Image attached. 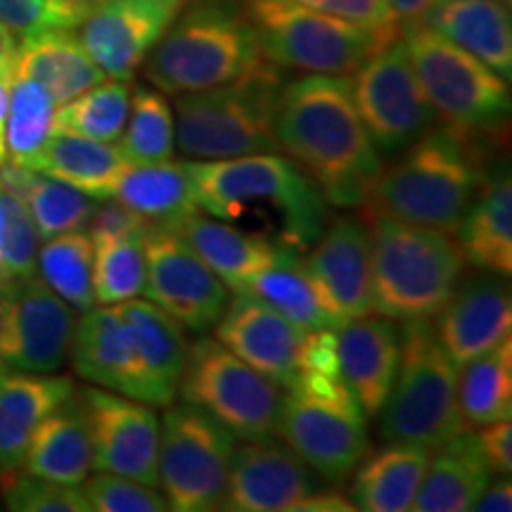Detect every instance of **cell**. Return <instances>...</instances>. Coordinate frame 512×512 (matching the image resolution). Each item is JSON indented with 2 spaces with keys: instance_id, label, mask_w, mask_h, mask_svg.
I'll return each instance as SVG.
<instances>
[{
  "instance_id": "60d3db41",
  "label": "cell",
  "mask_w": 512,
  "mask_h": 512,
  "mask_svg": "<svg viewBox=\"0 0 512 512\" xmlns=\"http://www.w3.org/2000/svg\"><path fill=\"white\" fill-rule=\"evenodd\" d=\"M147 233L91 240L95 306L119 304L143 294Z\"/></svg>"
},
{
  "instance_id": "d6986e66",
  "label": "cell",
  "mask_w": 512,
  "mask_h": 512,
  "mask_svg": "<svg viewBox=\"0 0 512 512\" xmlns=\"http://www.w3.org/2000/svg\"><path fill=\"white\" fill-rule=\"evenodd\" d=\"M318 489V475L285 441L249 439L233 448L219 510L292 512Z\"/></svg>"
},
{
  "instance_id": "1f68e13d",
  "label": "cell",
  "mask_w": 512,
  "mask_h": 512,
  "mask_svg": "<svg viewBox=\"0 0 512 512\" xmlns=\"http://www.w3.org/2000/svg\"><path fill=\"white\" fill-rule=\"evenodd\" d=\"M128 166L131 164L121 155L117 143L55 131L31 171L72 185L93 200H110L114 185Z\"/></svg>"
},
{
  "instance_id": "ba28073f",
  "label": "cell",
  "mask_w": 512,
  "mask_h": 512,
  "mask_svg": "<svg viewBox=\"0 0 512 512\" xmlns=\"http://www.w3.org/2000/svg\"><path fill=\"white\" fill-rule=\"evenodd\" d=\"M283 69L266 62L226 86L176 95V147L192 162L275 152L273 112Z\"/></svg>"
},
{
  "instance_id": "74e56055",
  "label": "cell",
  "mask_w": 512,
  "mask_h": 512,
  "mask_svg": "<svg viewBox=\"0 0 512 512\" xmlns=\"http://www.w3.org/2000/svg\"><path fill=\"white\" fill-rule=\"evenodd\" d=\"M131 93V81L107 76L105 81L55 107L53 133H74L102 143H119L131 107Z\"/></svg>"
},
{
  "instance_id": "30bf717a",
  "label": "cell",
  "mask_w": 512,
  "mask_h": 512,
  "mask_svg": "<svg viewBox=\"0 0 512 512\" xmlns=\"http://www.w3.org/2000/svg\"><path fill=\"white\" fill-rule=\"evenodd\" d=\"M261 53L280 69L351 76L399 36V27H370L287 0H245Z\"/></svg>"
},
{
  "instance_id": "9a60e30c",
  "label": "cell",
  "mask_w": 512,
  "mask_h": 512,
  "mask_svg": "<svg viewBox=\"0 0 512 512\" xmlns=\"http://www.w3.org/2000/svg\"><path fill=\"white\" fill-rule=\"evenodd\" d=\"M230 290L176 230L152 226L145 238V299L190 332H207L226 311Z\"/></svg>"
},
{
  "instance_id": "f907efd6",
  "label": "cell",
  "mask_w": 512,
  "mask_h": 512,
  "mask_svg": "<svg viewBox=\"0 0 512 512\" xmlns=\"http://www.w3.org/2000/svg\"><path fill=\"white\" fill-rule=\"evenodd\" d=\"M351 510H356L354 503H351V498L342 496L339 491H320V489L302 498V501L292 508V512H351Z\"/></svg>"
},
{
  "instance_id": "e575fe53",
  "label": "cell",
  "mask_w": 512,
  "mask_h": 512,
  "mask_svg": "<svg viewBox=\"0 0 512 512\" xmlns=\"http://www.w3.org/2000/svg\"><path fill=\"white\" fill-rule=\"evenodd\" d=\"M247 294L264 299L287 320H292L304 332L332 328L339 330V320L320 297L316 283L306 271L304 256L297 249L280 245L278 256L264 273H259L249 285Z\"/></svg>"
},
{
  "instance_id": "7c38bea8",
  "label": "cell",
  "mask_w": 512,
  "mask_h": 512,
  "mask_svg": "<svg viewBox=\"0 0 512 512\" xmlns=\"http://www.w3.org/2000/svg\"><path fill=\"white\" fill-rule=\"evenodd\" d=\"M235 439L192 403H169L159 420V484L176 512L219 510Z\"/></svg>"
},
{
  "instance_id": "52a82bcc",
  "label": "cell",
  "mask_w": 512,
  "mask_h": 512,
  "mask_svg": "<svg viewBox=\"0 0 512 512\" xmlns=\"http://www.w3.org/2000/svg\"><path fill=\"white\" fill-rule=\"evenodd\" d=\"M458 370L434 335L432 320H403L399 368L377 415L380 437L434 453L463 432L467 422L458 403Z\"/></svg>"
},
{
  "instance_id": "8fae6325",
  "label": "cell",
  "mask_w": 512,
  "mask_h": 512,
  "mask_svg": "<svg viewBox=\"0 0 512 512\" xmlns=\"http://www.w3.org/2000/svg\"><path fill=\"white\" fill-rule=\"evenodd\" d=\"M178 394L233 434L235 439L275 437L283 394L221 342L200 337L188 349Z\"/></svg>"
},
{
  "instance_id": "6f0895ef",
  "label": "cell",
  "mask_w": 512,
  "mask_h": 512,
  "mask_svg": "<svg viewBox=\"0 0 512 512\" xmlns=\"http://www.w3.org/2000/svg\"><path fill=\"white\" fill-rule=\"evenodd\" d=\"M503 3H505V5H510V3H512V0H503Z\"/></svg>"
},
{
  "instance_id": "603a6c76",
  "label": "cell",
  "mask_w": 512,
  "mask_h": 512,
  "mask_svg": "<svg viewBox=\"0 0 512 512\" xmlns=\"http://www.w3.org/2000/svg\"><path fill=\"white\" fill-rule=\"evenodd\" d=\"M339 368L366 418H377L399 368V328L377 316L347 320L337 330Z\"/></svg>"
},
{
  "instance_id": "4fadbf2b",
  "label": "cell",
  "mask_w": 512,
  "mask_h": 512,
  "mask_svg": "<svg viewBox=\"0 0 512 512\" xmlns=\"http://www.w3.org/2000/svg\"><path fill=\"white\" fill-rule=\"evenodd\" d=\"M354 74L356 110L380 155H396L441 121L415 76L401 31Z\"/></svg>"
},
{
  "instance_id": "f546056e",
  "label": "cell",
  "mask_w": 512,
  "mask_h": 512,
  "mask_svg": "<svg viewBox=\"0 0 512 512\" xmlns=\"http://www.w3.org/2000/svg\"><path fill=\"white\" fill-rule=\"evenodd\" d=\"M432 451L411 444H389L366 453L356 465L349 498L356 510L406 512L413 510Z\"/></svg>"
},
{
  "instance_id": "484cf974",
  "label": "cell",
  "mask_w": 512,
  "mask_h": 512,
  "mask_svg": "<svg viewBox=\"0 0 512 512\" xmlns=\"http://www.w3.org/2000/svg\"><path fill=\"white\" fill-rule=\"evenodd\" d=\"M15 74L46 88L55 105H64L107 79L83 48L76 29L67 27L43 29L19 38Z\"/></svg>"
},
{
  "instance_id": "2e32d148",
  "label": "cell",
  "mask_w": 512,
  "mask_h": 512,
  "mask_svg": "<svg viewBox=\"0 0 512 512\" xmlns=\"http://www.w3.org/2000/svg\"><path fill=\"white\" fill-rule=\"evenodd\" d=\"M93 444V470L159 486V418L155 406L102 387L76 389Z\"/></svg>"
},
{
  "instance_id": "7402d4cb",
  "label": "cell",
  "mask_w": 512,
  "mask_h": 512,
  "mask_svg": "<svg viewBox=\"0 0 512 512\" xmlns=\"http://www.w3.org/2000/svg\"><path fill=\"white\" fill-rule=\"evenodd\" d=\"M214 339L249 368L290 392L297 382V351L304 330L264 299L235 292L214 325Z\"/></svg>"
},
{
  "instance_id": "f35d334b",
  "label": "cell",
  "mask_w": 512,
  "mask_h": 512,
  "mask_svg": "<svg viewBox=\"0 0 512 512\" xmlns=\"http://www.w3.org/2000/svg\"><path fill=\"white\" fill-rule=\"evenodd\" d=\"M36 275L76 313L95 306L93 242L86 230L62 233L38 247Z\"/></svg>"
},
{
  "instance_id": "7bdbcfd3",
  "label": "cell",
  "mask_w": 512,
  "mask_h": 512,
  "mask_svg": "<svg viewBox=\"0 0 512 512\" xmlns=\"http://www.w3.org/2000/svg\"><path fill=\"white\" fill-rule=\"evenodd\" d=\"M81 491L91 512H164L166 498L155 486L136 482L114 472H95L81 482Z\"/></svg>"
},
{
  "instance_id": "b9f144b4",
  "label": "cell",
  "mask_w": 512,
  "mask_h": 512,
  "mask_svg": "<svg viewBox=\"0 0 512 512\" xmlns=\"http://www.w3.org/2000/svg\"><path fill=\"white\" fill-rule=\"evenodd\" d=\"M0 498L15 512H91L81 486L50 482L24 467L0 475Z\"/></svg>"
},
{
  "instance_id": "83f0119b",
  "label": "cell",
  "mask_w": 512,
  "mask_h": 512,
  "mask_svg": "<svg viewBox=\"0 0 512 512\" xmlns=\"http://www.w3.org/2000/svg\"><path fill=\"white\" fill-rule=\"evenodd\" d=\"M420 22L510 81L512 24L510 5L503 0H437Z\"/></svg>"
},
{
  "instance_id": "816d5d0a",
  "label": "cell",
  "mask_w": 512,
  "mask_h": 512,
  "mask_svg": "<svg viewBox=\"0 0 512 512\" xmlns=\"http://www.w3.org/2000/svg\"><path fill=\"white\" fill-rule=\"evenodd\" d=\"M12 79H15V60L0 64V166L8 162V150H5V119H8Z\"/></svg>"
},
{
  "instance_id": "11a10c76",
  "label": "cell",
  "mask_w": 512,
  "mask_h": 512,
  "mask_svg": "<svg viewBox=\"0 0 512 512\" xmlns=\"http://www.w3.org/2000/svg\"><path fill=\"white\" fill-rule=\"evenodd\" d=\"M3 235H5V207H3V188H0V290L10 283L8 273H5V261H3Z\"/></svg>"
},
{
  "instance_id": "f1b7e54d",
  "label": "cell",
  "mask_w": 512,
  "mask_h": 512,
  "mask_svg": "<svg viewBox=\"0 0 512 512\" xmlns=\"http://www.w3.org/2000/svg\"><path fill=\"white\" fill-rule=\"evenodd\" d=\"M22 467L31 475L69 486H81L83 479L91 475L93 444L79 392L38 422Z\"/></svg>"
},
{
  "instance_id": "5b68a950",
  "label": "cell",
  "mask_w": 512,
  "mask_h": 512,
  "mask_svg": "<svg viewBox=\"0 0 512 512\" xmlns=\"http://www.w3.org/2000/svg\"><path fill=\"white\" fill-rule=\"evenodd\" d=\"M266 62L245 0H188L143 69L152 88L176 98L226 86Z\"/></svg>"
},
{
  "instance_id": "db71d44e",
  "label": "cell",
  "mask_w": 512,
  "mask_h": 512,
  "mask_svg": "<svg viewBox=\"0 0 512 512\" xmlns=\"http://www.w3.org/2000/svg\"><path fill=\"white\" fill-rule=\"evenodd\" d=\"M15 53H17V36L12 34L8 27L0 24V64L15 60Z\"/></svg>"
},
{
  "instance_id": "d590c367",
  "label": "cell",
  "mask_w": 512,
  "mask_h": 512,
  "mask_svg": "<svg viewBox=\"0 0 512 512\" xmlns=\"http://www.w3.org/2000/svg\"><path fill=\"white\" fill-rule=\"evenodd\" d=\"M458 403L467 425L512 418V339L458 370Z\"/></svg>"
},
{
  "instance_id": "f6af8a7d",
  "label": "cell",
  "mask_w": 512,
  "mask_h": 512,
  "mask_svg": "<svg viewBox=\"0 0 512 512\" xmlns=\"http://www.w3.org/2000/svg\"><path fill=\"white\" fill-rule=\"evenodd\" d=\"M81 15L69 0H0V24L17 38L43 29H76Z\"/></svg>"
},
{
  "instance_id": "44dd1931",
  "label": "cell",
  "mask_w": 512,
  "mask_h": 512,
  "mask_svg": "<svg viewBox=\"0 0 512 512\" xmlns=\"http://www.w3.org/2000/svg\"><path fill=\"white\" fill-rule=\"evenodd\" d=\"M434 320V335L458 368L512 339V297L503 275H463Z\"/></svg>"
},
{
  "instance_id": "7a4b0ae2",
  "label": "cell",
  "mask_w": 512,
  "mask_h": 512,
  "mask_svg": "<svg viewBox=\"0 0 512 512\" xmlns=\"http://www.w3.org/2000/svg\"><path fill=\"white\" fill-rule=\"evenodd\" d=\"M188 349L181 325L150 299L136 297L83 311L69 361L95 387L164 408L178 399Z\"/></svg>"
},
{
  "instance_id": "4dcf8cb0",
  "label": "cell",
  "mask_w": 512,
  "mask_h": 512,
  "mask_svg": "<svg viewBox=\"0 0 512 512\" xmlns=\"http://www.w3.org/2000/svg\"><path fill=\"white\" fill-rule=\"evenodd\" d=\"M494 472L479 451L477 437L465 430L437 448L430 458L413 510L418 512H467L491 482Z\"/></svg>"
},
{
  "instance_id": "f5cc1de1",
  "label": "cell",
  "mask_w": 512,
  "mask_h": 512,
  "mask_svg": "<svg viewBox=\"0 0 512 512\" xmlns=\"http://www.w3.org/2000/svg\"><path fill=\"white\" fill-rule=\"evenodd\" d=\"M387 8L392 10L396 22H413V19H420L427 10L432 8L437 0H384Z\"/></svg>"
},
{
  "instance_id": "ffe728a7",
  "label": "cell",
  "mask_w": 512,
  "mask_h": 512,
  "mask_svg": "<svg viewBox=\"0 0 512 512\" xmlns=\"http://www.w3.org/2000/svg\"><path fill=\"white\" fill-rule=\"evenodd\" d=\"M302 256L339 325L373 313L370 233L363 216H330L320 238Z\"/></svg>"
},
{
  "instance_id": "277c9868",
  "label": "cell",
  "mask_w": 512,
  "mask_h": 512,
  "mask_svg": "<svg viewBox=\"0 0 512 512\" xmlns=\"http://www.w3.org/2000/svg\"><path fill=\"white\" fill-rule=\"evenodd\" d=\"M185 166L197 209L228 223L256 219V233L302 254L330 219L328 202L316 183L278 152Z\"/></svg>"
},
{
  "instance_id": "681fc988",
  "label": "cell",
  "mask_w": 512,
  "mask_h": 512,
  "mask_svg": "<svg viewBox=\"0 0 512 512\" xmlns=\"http://www.w3.org/2000/svg\"><path fill=\"white\" fill-rule=\"evenodd\" d=\"M472 510L477 512H510L512 510V482L508 475H494L477 496Z\"/></svg>"
},
{
  "instance_id": "ab89813d",
  "label": "cell",
  "mask_w": 512,
  "mask_h": 512,
  "mask_svg": "<svg viewBox=\"0 0 512 512\" xmlns=\"http://www.w3.org/2000/svg\"><path fill=\"white\" fill-rule=\"evenodd\" d=\"M55 107L46 88L15 74L5 119V150L10 164L34 169L38 155L53 136Z\"/></svg>"
},
{
  "instance_id": "9c48e42d",
  "label": "cell",
  "mask_w": 512,
  "mask_h": 512,
  "mask_svg": "<svg viewBox=\"0 0 512 512\" xmlns=\"http://www.w3.org/2000/svg\"><path fill=\"white\" fill-rule=\"evenodd\" d=\"M401 38L427 100L444 124L503 138L510 124V81L420 19L401 22Z\"/></svg>"
},
{
  "instance_id": "9f6ffc18",
  "label": "cell",
  "mask_w": 512,
  "mask_h": 512,
  "mask_svg": "<svg viewBox=\"0 0 512 512\" xmlns=\"http://www.w3.org/2000/svg\"><path fill=\"white\" fill-rule=\"evenodd\" d=\"M69 3H72V8L79 12L81 17H86V12L91 10V8H95V5H98L100 0H69Z\"/></svg>"
},
{
  "instance_id": "8992f818",
  "label": "cell",
  "mask_w": 512,
  "mask_h": 512,
  "mask_svg": "<svg viewBox=\"0 0 512 512\" xmlns=\"http://www.w3.org/2000/svg\"><path fill=\"white\" fill-rule=\"evenodd\" d=\"M370 233L373 313L394 323L432 320L460 278L465 256L451 233L380 214H361Z\"/></svg>"
},
{
  "instance_id": "ac0fdd59",
  "label": "cell",
  "mask_w": 512,
  "mask_h": 512,
  "mask_svg": "<svg viewBox=\"0 0 512 512\" xmlns=\"http://www.w3.org/2000/svg\"><path fill=\"white\" fill-rule=\"evenodd\" d=\"M275 434L330 484L347 482L370 451L366 415L320 406L292 392L280 403Z\"/></svg>"
},
{
  "instance_id": "3957f363",
  "label": "cell",
  "mask_w": 512,
  "mask_h": 512,
  "mask_svg": "<svg viewBox=\"0 0 512 512\" xmlns=\"http://www.w3.org/2000/svg\"><path fill=\"white\" fill-rule=\"evenodd\" d=\"M501 140L439 121L432 131L396 152L394 162L382 164L361 214L392 216L453 235L496 159L494 147Z\"/></svg>"
},
{
  "instance_id": "cb8c5ba5",
  "label": "cell",
  "mask_w": 512,
  "mask_h": 512,
  "mask_svg": "<svg viewBox=\"0 0 512 512\" xmlns=\"http://www.w3.org/2000/svg\"><path fill=\"white\" fill-rule=\"evenodd\" d=\"M465 261L477 271L512 273V178L508 159L496 157L456 233Z\"/></svg>"
},
{
  "instance_id": "4316f807",
  "label": "cell",
  "mask_w": 512,
  "mask_h": 512,
  "mask_svg": "<svg viewBox=\"0 0 512 512\" xmlns=\"http://www.w3.org/2000/svg\"><path fill=\"white\" fill-rule=\"evenodd\" d=\"M171 230H176L195 249V254L233 294L247 292L256 275L273 264L280 249L278 242L266 235L249 233L221 219H204L200 211Z\"/></svg>"
},
{
  "instance_id": "d4e9b609",
  "label": "cell",
  "mask_w": 512,
  "mask_h": 512,
  "mask_svg": "<svg viewBox=\"0 0 512 512\" xmlns=\"http://www.w3.org/2000/svg\"><path fill=\"white\" fill-rule=\"evenodd\" d=\"M74 392L76 384L67 375L24 373L0 366V475L22 467L38 422Z\"/></svg>"
},
{
  "instance_id": "d6a6232c",
  "label": "cell",
  "mask_w": 512,
  "mask_h": 512,
  "mask_svg": "<svg viewBox=\"0 0 512 512\" xmlns=\"http://www.w3.org/2000/svg\"><path fill=\"white\" fill-rule=\"evenodd\" d=\"M0 185L22 197L41 242L62 233L86 230L100 204V200H93L72 185L10 162L0 166Z\"/></svg>"
},
{
  "instance_id": "e0dca14e",
  "label": "cell",
  "mask_w": 512,
  "mask_h": 512,
  "mask_svg": "<svg viewBox=\"0 0 512 512\" xmlns=\"http://www.w3.org/2000/svg\"><path fill=\"white\" fill-rule=\"evenodd\" d=\"M188 0H100L76 34L110 79L133 81Z\"/></svg>"
},
{
  "instance_id": "5bb4252c",
  "label": "cell",
  "mask_w": 512,
  "mask_h": 512,
  "mask_svg": "<svg viewBox=\"0 0 512 512\" xmlns=\"http://www.w3.org/2000/svg\"><path fill=\"white\" fill-rule=\"evenodd\" d=\"M76 311L38 275L0 290V366L50 375L69 361Z\"/></svg>"
},
{
  "instance_id": "7dc6e473",
  "label": "cell",
  "mask_w": 512,
  "mask_h": 512,
  "mask_svg": "<svg viewBox=\"0 0 512 512\" xmlns=\"http://www.w3.org/2000/svg\"><path fill=\"white\" fill-rule=\"evenodd\" d=\"M152 223L136 214L133 209L124 207L117 200H100L98 209H95L91 223H88L86 233L91 240H105V238H119V235H133V233H147Z\"/></svg>"
},
{
  "instance_id": "8d00e7d4",
  "label": "cell",
  "mask_w": 512,
  "mask_h": 512,
  "mask_svg": "<svg viewBox=\"0 0 512 512\" xmlns=\"http://www.w3.org/2000/svg\"><path fill=\"white\" fill-rule=\"evenodd\" d=\"M117 145L133 166L164 164L176 157L174 107L162 91L152 86L133 88L128 119Z\"/></svg>"
},
{
  "instance_id": "bcb514c9",
  "label": "cell",
  "mask_w": 512,
  "mask_h": 512,
  "mask_svg": "<svg viewBox=\"0 0 512 512\" xmlns=\"http://www.w3.org/2000/svg\"><path fill=\"white\" fill-rule=\"evenodd\" d=\"M287 3L351 19V22L370 24V27H399L384 0H287Z\"/></svg>"
},
{
  "instance_id": "ee69618b",
  "label": "cell",
  "mask_w": 512,
  "mask_h": 512,
  "mask_svg": "<svg viewBox=\"0 0 512 512\" xmlns=\"http://www.w3.org/2000/svg\"><path fill=\"white\" fill-rule=\"evenodd\" d=\"M3 188V185H0ZM5 207V235H3V261L8 280H27L36 275L38 247L41 238L31 219L27 204L15 192L3 188Z\"/></svg>"
},
{
  "instance_id": "836d02e7",
  "label": "cell",
  "mask_w": 512,
  "mask_h": 512,
  "mask_svg": "<svg viewBox=\"0 0 512 512\" xmlns=\"http://www.w3.org/2000/svg\"><path fill=\"white\" fill-rule=\"evenodd\" d=\"M110 200L133 209L152 226L174 228L188 216L197 214V202L192 195L188 166L174 159L164 164L128 166L126 174L114 185Z\"/></svg>"
},
{
  "instance_id": "6da1fadb",
  "label": "cell",
  "mask_w": 512,
  "mask_h": 512,
  "mask_svg": "<svg viewBox=\"0 0 512 512\" xmlns=\"http://www.w3.org/2000/svg\"><path fill=\"white\" fill-rule=\"evenodd\" d=\"M283 150L332 207H363L382 155L356 110L351 76L306 74L280 86L273 112Z\"/></svg>"
},
{
  "instance_id": "c3c4849f",
  "label": "cell",
  "mask_w": 512,
  "mask_h": 512,
  "mask_svg": "<svg viewBox=\"0 0 512 512\" xmlns=\"http://www.w3.org/2000/svg\"><path fill=\"white\" fill-rule=\"evenodd\" d=\"M482 430L475 432L479 451L491 467L494 475H510L512 472V425L510 420L486 422L479 425Z\"/></svg>"
}]
</instances>
